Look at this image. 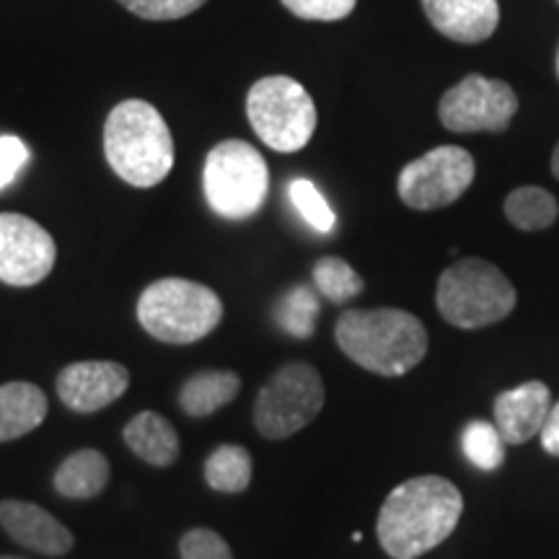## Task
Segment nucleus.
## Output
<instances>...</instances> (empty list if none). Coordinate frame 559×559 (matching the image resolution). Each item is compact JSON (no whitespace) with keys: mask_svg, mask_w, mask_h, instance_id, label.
<instances>
[{"mask_svg":"<svg viewBox=\"0 0 559 559\" xmlns=\"http://www.w3.org/2000/svg\"><path fill=\"white\" fill-rule=\"evenodd\" d=\"M55 260V239L37 221L19 213H0V283L32 288L50 275Z\"/></svg>","mask_w":559,"mask_h":559,"instance_id":"9b49d317","label":"nucleus"},{"mask_svg":"<svg viewBox=\"0 0 559 559\" xmlns=\"http://www.w3.org/2000/svg\"><path fill=\"white\" fill-rule=\"evenodd\" d=\"M436 304L440 317L456 330H481L510 317L519 293L492 262L461 260L440 275Z\"/></svg>","mask_w":559,"mask_h":559,"instance_id":"39448f33","label":"nucleus"},{"mask_svg":"<svg viewBox=\"0 0 559 559\" xmlns=\"http://www.w3.org/2000/svg\"><path fill=\"white\" fill-rule=\"evenodd\" d=\"M477 164L459 145H440L423 158L409 160L400 174L396 190L412 210H440L456 202L472 187Z\"/></svg>","mask_w":559,"mask_h":559,"instance_id":"1a4fd4ad","label":"nucleus"},{"mask_svg":"<svg viewBox=\"0 0 559 559\" xmlns=\"http://www.w3.org/2000/svg\"><path fill=\"white\" fill-rule=\"evenodd\" d=\"M124 443L151 466H171L179 459V436L174 425L158 412H140L124 425Z\"/></svg>","mask_w":559,"mask_h":559,"instance_id":"f3484780","label":"nucleus"},{"mask_svg":"<svg viewBox=\"0 0 559 559\" xmlns=\"http://www.w3.org/2000/svg\"><path fill=\"white\" fill-rule=\"evenodd\" d=\"M223 319L218 293L185 277L151 283L138 298V321L153 340L166 345H192L207 337Z\"/></svg>","mask_w":559,"mask_h":559,"instance_id":"20e7f679","label":"nucleus"},{"mask_svg":"<svg viewBox=\"0 0 559 559\" xmlns=\"http://www.w3.org/2000/svg\"><path fill=\"white\" fill-rule=\"evenodd\" d=\"M26 160H29V148L24 145V140L16 135L0 138V190H5L19 177Z\"/></svg>","mask_w":559,"mask_h":559,"instance_id":"c85d7f7f","label":"nucleus"},{"mask_svg":"<svg viewBox=\"0 0 559 559\" xmlns=\"http://www.w3.org/2000/svg\"><path fill=\"white\" fill-rule=\"evenodd\" d=\"M241 379L234 370H200L185 381L179 407L190 417H210L239 396Z\"/></svg>","mask_w":559,"mask_h":559,"instance_id":"a211bd4d","label":"nucleus"},{"mask_svg":"<svg viewBox=\"0 0 559 559\" xmlns=\"http://www.w3.org/2000/svg\"><path fill=\"white\" fill-rule=\"evenodd\" d=\"M47 396L34 383L11 381L0 386V443L29 436L47 417Z\"/></svg>","mask_w":559,"mask_h":559,"instance_id":"dca6fc26","label":"nucleus"},{"mask_svg":"<svg viewBox=\"0 0 559 559\" xmlns=\"http://www.w3.org/2000/svg\"><path fill=\"white\" fill-rule=\"evenodd\" d=\"M207 205L226 221H247L264 207L270 194L267 160L243 140H223L207 153L202 169Z\"/></svg>","mask_w":559,"mask_h":559,"instance_id":"423d86ee","label":"nucleus"},{"mask_svg":"<svg viewBox=\"0 0 559 559\" xmlns=\"http://www.w3.org/2000/svg\"><path fill=\"white\" fill-rule=\"evenodd\" d=\"M313 283H317L321 296L340 306L362 293V277L353 270V264L340 260V257H321L313 264Z\"/></svg>","mask_w":559,"mask_h":559,"instance_id":"b1692460","label":"nucleus"},{"mask_svg":"<svg viewBox=\"0 0 559 559\" xmlns=\"http://www.w3.org/2000/svg\"><path fill=\"white\" fill-rule=\"evenodd\" d=\"M247 117L257 138L277 153H296L317 132V104L290 75H267L247 94Z\"/></svg>","mask_w":559,"mask_h":559,"instance_id":"0eeeda50","label":"nucleus"},{"mask_svg":"<svg viewBox=\"0 0 559 559\" xmlns=\"http://www.w3.org/2000/svg\"><path fill=\"white\" fill-rule=\"evenodd\" d=\"M542 445L549 456H559V402L551 404L547 419L542 425Z\"/></svg>","mask_w":559,"mask_h":559,"instance_id":"c756f323","label":"nucleus"},{"mask_svg":"<svg viewBox=\"0 0 559 559\" xmlns=\"http://www.w3.org/2000/svg\"><path fill=\"white\" fill-rule=\"evenodd\" d=\"M275 319L290 337L296 340H309L317 332V319H319V298L311 288H293L277 300L275 306Z\"/></svg>","mask_w":559,"mask_h":559,"instance_id":"5701e85b","label":"nucleus"},{"mask_svg":"<svg viewBox=\"0 0 559 559\" xmlns=\"http://www.w3.org/2000/svg\"><path fill=\"white\" fill-rule=\"evenodd\" d=\"M461 513V489L438 474H423L391 489L381 506L376 531L389 557L417 559L449 539Z\"/></svg>","mask_w":559,"mask_h":559,"instance_id":"f257e3e1","label":"nucleus"},{"mask_svg":"<svg viewBox=\"0 0 559 559\" xmlns=\"http://www.w3.org/2000/svg\"><path fill=\"white\" fill-rule=\"evenodd\" d=\"M551 409V391L542 381H526L502 391L495 400V428L510 445L528 443L539 436L544 419Z\"/></svg>","mask_w":559,"mask_h":559,"instance_id":"4468645a","label":"nucleus"},{"mask_svg":"<svg viewBox=\"0 0 559 559\" xmlns=\"http://www.w3.org/2000/svg\"><path fill=\"white\" fill-rule=\"evenodd\" d=\"M181 559H234L228 542L210 528H192L179 539Z\"/></svg>","mask_w":559,"mask_h":559,"instance_id":"bb28decb","label":"nucleus"},{"mask_svg":"<svg viewBox=\"0 0 559 559\" xmlns=\"http://www.w3.org/2000/svg\"><path fill=\"white\" fill-rule=\"evenodd\" d=\"M519 111V96L506 81L466 75L440 99L438 115L445 130L461 132H502Z\"/></svg>","mask_w":559,"mask_h":559,"instance_id":"9d476101","label":"nucleus"},{"mask_svg":"<svg viewBox=\"0 0 559 559\" xmlns=\"http://www.w3.org/2000/svg\"><path fill=\"white\" fill-rule=\"evenodd\" d=\"M506 215L519 230H544L557 221L559 205L555 194L542 187H519L508 194Z\"/></svg>","mask_w":559,"mask_h":559,"instance_id":"412c9836","label":"nucleus"},{"mask_svg":"<svg viewBox=\"0 0 559 559\" xmlns=\"http://www.w3.org/2000/svg\"><path fill=\"white\" fill-rule=\"evenodd\" d=\"M551 174H555V179H559V143L555 145V153H551Z\"/></svg>","mask_w":559,"mask_h":559,"instance_id":"7c9ffc66","label":"nucleus"},{"mask_svg":"<svg viewBox=\"0 0 559 559\" xmlns=\"http://www.w3.org/2000/svg\"><path fill=\"white\" fill-rule=\"evenodd\" d=\"M283 5L304 21H342L355 11L358 0H283Z\"/></svg>","mask_w":559,"mask_h":559,"instance_id":"cd10ccee","label":"nucleus"},{"mask_svg":"<svg viewBox=\"0 0 559 559\" xmlns=\"http://www.w3.org/2000/svg\"><path fill=\"white\" fill-rule=\"evenodd\" d=\"M557 75H559V50H557Z\"/></svg>","mask_w":559,"mask_h":559,"instance_id":"473e14b6","label":"nucleus"},{"mask_svg":"<svg viewBox=\"0 0 559 559\" xmlns=\"http://www.w3.org/2000/svg\"><path fill=\"white\" fill-rule=\"evenodd\" d=\"M288 198L293 202V207L298 210L300 218L313 230H319V234H330L334 228V210L330 207V202L324 200V194L317 190V185L309 179H293L290 187H288Z\"/></svg>","mask_w":559,"mask_h":559,"instance_id":"393cba45","label":"nucleus"},{"mask_svg":"<svg viewBox=\"0 0 559 559\" xmlns=\"http://www.w3.org/2000/svg\"><path fill=\"white\" fill-rule=\"evenodd\" d=\"M143 21H177L194 13L207 0H117Z\"/></svg>","mask_w":559,"mask_h":559,"instance_id":"a878e982","label":"nucleus"},{"mask_svg":"<svg viewBox=\"0 0 559 559\" xmlns=\"http://www.w3.org/2000/svg\"><path fill=\"white\" fill-rule=\"evenodd\" d=\"M130 386V370L111 360H83L58 376V396L70 412L94 415L117 402Z\"/></svg>","mask_w":559,"mask_h":559,"instance_id":"f8f14e48","label":"nucleus"},{"mask_svg":"<svg viewBox=\"0 0 559 559\" xmlns=\"http://www.w3.org/2000/svg\"><path fill=\"white\" fill-rule=\"evenodd\" d=\"M104 156L124 185L151 190L174 169L169 124L148 102H120L104 124Z\"/></svg>","mask_w":559,"mask_h":559,"instance_id":"7ed1b4c3","label":"nucleus"},{"mask_svg":"<svg viewBox=\"0 0 559 559\" xmlns=\"http://www.w3.org/2000/svg\"><path fill=\"white\" fill-rule=\"evenodd\" d=\"M326 391L309 362H288L264 383L254 404V428L270 440L296 436L324 407Z\"/></svg>","mask_w":559,"mask_h":559,"instance_id":"6e6552de","label":"nucleus"},{"mask_svg":"<svg viewBox=\"0 0 559 559\" xmlns=\"http://www.w3.org/2000/svg\"><path fill=\"white\" fill-rule=\"evenodd\" d=\"M0 526L21 547L37 551L41 557H62L73 549L70 528L55 519L50 510L24 500L0 502Z\"/></svg>","mask_w":559,"mask_h":559,"instance_id":"ddd939ff","label":"nucleus"},{"mask_svg":"<svg viewBox=\"0 0 559 559\" xmlns=\"http://www.w3.org/2000/svg\"><path fill=\"white\" fill-rule=\"evenodd\" d=\"M0 559H24V557H11V555H9V557H0Z\"/></svg>","mask_w":559,"mask_h":559,"instance_id":"2f4dec72","label":"nucleus"},{"mask_svg":"<svg viewBox=\"0 0 559 559\" xmlns=\"http://www.w3.org/2000/svg\"><path fill=\"white\" fill-rule=\"evenodd\" d=\"M342 353L360 368L386 379L415 370L428 355V330L402 309H353L334 326Z\"/></svg>","mask_w":559,"mask_h":559,"instance_id":"f03ea898","label":"nucleus"},{"mask_svg":"<svg viewBox=\"0 0 559 559\" xmlns=\"http://www.w3.org/2000/svg\"><path fill=\"white\" fill-rule=\"evenodd\" d=\"M425 16L459 45H479L498 32V0H423Z\"/></svg>","mask_w":559,"mask_h":559,"instance_id":"2eb2a0df","label":"nucleus"},{"mask_svg":"<svg viewBox=\"0 0 559 559\" xmlns=\"http://www.w3.org/2000/svg\"><path fill=\"white\" fill-rule=\"evenodd\" d=\"M205 481L215 492H247L251 485V453L234 443L215 449L205 461Z\"/></svg>","mask_w":559,"mask_h":559,"instance_id":"aec40b11","label":"nucleus"},{"mask_svg":"<svg viewBox=\"0 0 559 559\" xmlns=\"http://www.w3.org/2000/svg\"><path fill=\"white\" fill-rule=\"evenodd\" d=\"M506 440L492 423L474 419L461 430V449L464 456L481 472H498L506 464Z\"/></svg>","mask_w":559,"mask_h":559,"instance_id":"4be33fe9","label":"nucleus"},{"mask_svg":"<svg viewBox=\"0 0 559 559\" xmlns=\"http://www.w3.org/2000/svg\"><path fill=\"white\" fill-rule=\"evenodd\" d=\"M109 485V461L102 451L83 449L70 453L55 472V489L62 498L91 500Z\"/></svg>","mask_w":559,"mask_h":559,"instance_id":"6ab92c4d","label":"nucleus"}]
</instances>
